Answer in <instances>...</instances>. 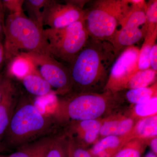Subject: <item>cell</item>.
Returning a JSON list of instances; mask_svg holds the SVG:
<instances>
[{"instance_id":"obj_30","label":"cell","mask_w":157,"mask_h":157,"mask_svg":"<svg viewBox=\"0 0 157 157\" xmlns=\"http://www.w3.org/2000/svg\"><path fill=\"white\" fill-rule=\"evenodd\" d=\"M5 62V51L2 42H0V69Z\"/></svg>"},{"instance_id":"obj_13","label":"cell","mask_w":157,"mask_h":157,"mask_svg":"<svg viewBox=\"0 0 157 157\" xmlns=\"http://www.w3.org/2000/svg\"><path fill=\"white\" fill-rule=\"evenodd\" d=\"M54 137L51 135L41 138L18 147L17 151L8 156L0 157H45Z\"/></svg>"},{"instance_id":"obj_27","label":"cell","mask_w":157,"mask_h":157,"mask_svg":"<svg viewBox=\"0 0 157 157\" xmlns=\"http://www.w3.org/2000/svg\"><path fill=\"white\" fill-rule=\"evenodd\" d=\"M15 83L12 78L6 76L4 78H0V104L4 96Z\"/></svg>"},{"instance_id":"obj_35","label":"cell","mask_w":157,"mask_h":157,"mask_svg":"<svg viewBox=\"0 0 157 157\" xmlns=\"http://www.w3.org/2000/svg\"><path fill=\"white\" fill-rule=\"evenodd\" d=\"M0 78H1V77H0Z\"/></svg>"},{"instance_id":"obj_8","label":"cell","mask_w":157,"mask_h":157,"mask_svg":"<svg viewBox=\"0 0 157 157\" xmlns=\"http://www.w3.org/2000/svg\"><path fill=\"white\" fill-rule=\"evenodd\" d=\"M88 2L67 1L62 4L48 0L42 11V25L48 26L50 29H61L76 21L84 20V6Z\"/></svg>"},{"instance_id":"obj_21","label":"cell","mask_w":157,"mask_h":157,"mask_svg":"<svg viewBox=\"0 0 157 157\" xmlns=\"http://www.w3.org/2000/svg\"><path fill=\"white\" fill-rule=\"evenodd\" d=\"M80 127L85 132V140L89 143H91L96 140L100 133L101 123L95 119L82 121Z\"/></svg>"},{"instance_id":"obj_19","label":"cell","mask_w":157,"mask_h":157,"mask_svg":"<svg viewBox=\"0 0 157 157\" xmlns=\"http://www.w3.org/2000/svg\"><path fill=\"white\" fill-rule=\"evenodd\" d=\"M155 90V86L131 89L127 93V98L132 104H140L153 98Z\"/></svg>"},{"instance_id":"obj_24","label":"cell","mask_w":157,"mask_h":157,"mask_svg":"<svg viewBox=\"0 0 157 157\" xmlns=\"http://www.w3.org/2000/svg\"><path fill=\"white\" fill-rule=\"evenodd\" d=\"M61 142L58 138L54 137L45 157H68L67 149L64 148Z\"/></svg>"},{"instance_id":"obj_32","label":"cell","mask_w":157,"mask_h":157,"mask_svg":"<svg viewBox=\"0 0 157 157\" xmlns=\"http://www.w3.org/2000/svg\"><path fill=\"white\" fill-rule=\"evenodd\" d=\"M4 23L5 21L0 20V42H2L4 38Z\"/></svg>"},{"instance_id":"obj_23","label":"cell","mask_w":157,"mask_h":157,"mask_svg":"<svg viewBox=\"0 0 157 157\" xmlns=\"http://www.w3.org/2000/svg\"><path fill=\"white\" fill-rule=\"evenodd\" d=\"M135 111L140 116H147L154 113L157 111V98L154 97L148 101L137 104Z\"/></svg>"},{"instance_id":"obj_5","label":"cell","mask_w":157,"mask_h":157,"mask_svg":"<svg viewBox=\"0 0 157 157\" xmlns=\"http://www.w3.org/2000/svg\"><path fill=\"white\" fill-rule=\"evenodd\" d=\"M48 53L70 65L90 38L85 21H76L59 29H44Z\"/></svg>"},{"instance_id":"obj_15","label":"cell","mask_w":157,"mask_h":157,"mask_svg":"<svg viewBox=\"0 0 157 157\" xmlns=\"http://www.w3.org/2000/svg\"><path fill=\"white\" fill-rule=\"evenodd\" d=\"M157 38V29L151 35H147L143 45L140 48L138 59V71L150 68V57L153 46L156 44Z\"/></svg>"},{"instance_id":"obj_1","label":"cell","mask_w":157,"mask_h":157,"mask_svg":"<svg viewBox=\"0 0 157 157\" xmlns=\"http://www.w3.org/2000/svg\"><path fill=\"white\" fill-rule=\"evenodd\" d=\"M118 56L110 42L90 37L68 67L72 88L83 93L104 84Z\"/></svg>"},{"instance_id":"obj_2","label":"cell","mask_w":157,"mask_h":157,"mask_svg":"<svg viewBox=\"0 0 157 157\" xmlns=\"http://www.w3.org/2000/svg\"><path fill=\"white\" fill-rule=\"evenodd\" d=\"M55 120L50 113L41 112L29 98L21 94L4 137V148H18L52 135Z\"/></svg>"},{"instance_id":"obj_16","label":"cell","mask_w":157,"mask_h":157,"mask_svg":"<svg viewBox=\"0 0 157 157\" xmlns=\"http://www.w3.org/2000/svg\"><path fill=\"white\" fill-rule=\"evenodd\" d=\"M133 125V121L127 119L121 121L106 122L101 127L100 134L103 136H115L124 135L128 132Z\"/></svg>"},{"instance_id":"obj_25","label":"cell","mask_w":157,"mask_h":157,"mask_svg":"<svg viewBox=\"0 0 157 157\" xmlns=\"http://www.w3.org/2000/svg\"><path fill=\"white\" fill-rule=\"evenodd\" d=\"M2 2L5 10L7 9L10 12L9 14L24 12L23 9L24 1L4 0Z\"/></svg>"},{"instance_id":"obj_12","label":"cell","mask_w":157,"mask_h":157,"mask_svg":"<svg viewBox=\"0 0 157 157\" xmlns=\"http://www.w3.org/2000/svg\"><path fill=\"white\" fill-rule=\"evenodd\" d=\"M26 90L37 97H45L52 92L51 86L35 69L20 79Z\"/></svg>"},{"instance_id":"obj_17","label":"cell","mask_w":157,"mask_h":157,"mask_svg":"<svg viewBox=\"0 0 157 157\" xmlns=\"http://www.w3.org/2000/svg\"><path fill=\"white\" fill-rule=\"evenodd\" d=\"M157 72L151 68L139 71L132 77L126 85L131 89L147 87L155 79Z\"/></svg>"},{"instance_id":"obj_29","label":"cell","mask_w":157,"mask_h":157,"mask_svg":"<svg viewBox=\"0 0 157 157\" xmlns=\"http://www.w3.org/2000/svg\"><path fill=\"white\" fill-rule=\"evenodd\" d=\"M150 63L151 69L157 71V44H155L152 48L150 57Z\"/></svg>"},{"instance_id":"obj_31","label":"cell","mask_w":157,"mask_h":157,"mask_svg":"<svg viewBox=\"0 0 157 157\" xmlns=\"http://www.w3.org/2000/svg\"><path fill=\"white\" fill-rule=\"evenodd\" d=\"M5 9L2 1H0V20L5 21Z\"/></svg>"},{"instance_id":"obj_7","label":"cell","mask_w":157,"mask_h":157,"mask_svg":"<svg viewBox=\"0 0 157 157\" xmlns=\"http://www.w3.org/2000/svg\"><path fill=\"white\" fill-rule=\"evenodd\" d=\"M28 59L34 69L42 78L56 90V93L64 94L72 89L68 67L48 53L23 56Z\"/></svg>"},{"instance_id":"obj_34","label":"cell","mask_w":157,"mask_h":157,"mask_svg":"<svg viewBox=\"0 0 157 157\" xmlns=\"http://www.w3.org/2000/svg\"><path fill=\"white\" fill-rule=\"evenodd\" d=\"M145 157H157V156L154 153L150 152L146 155Z\"/></svg>"},{"instance_id":"obj_3","label":"cell","mask_w":157,"mask_h":157,"mask_svg":"<svg viewBox=\"0 0 157 157\" xmlns=\"http://www.w3.org/2000/svg\"><path fill=\"white\" fill-rule=\"evenodd\" d=\"M4 32L7 64L17 57L49 54L43 27L29 18L24 12L8 15Z\"/></svg>"},{"instance_id":"obj_20","label":"cell","mask_w":157,"mask_h":157,"mask_svg":"<svg viewBox=\"0 0 157 157\" xmlns=\"http://www.w3.org/2000/svg\"><path fill=\"white\" fill-rule=\"evenodd\" d=\"M138 134L147 137H152L157 135V116L147 117L138 123L137 127Z\"/></svg>"},{"instance_id":"obj_11","label":"cell","mask_w":157,"mask_h":157,"mask_svg":"<svg viewBox=\"0 0 157 157\" xmlns=\"http://www.w3.org/2000/svg\"><path fill=\"white\" fill-rule=\"evenodd\" d=\"M21 94L14 83L4 96L0 104V153L5 150L3 140Z\"/></svg>"},{"instance_id":"obj_33","label":"cell","mask_w":157,"mask_h":157,"mask_svg":"<svg viewBox=\"0 0 157 157\" xmlns=\"http://www.w3.org/2000/svg\"><path fill=\"white\" fill-rule=\"evenodd\" d=\"M151 146L152 150L154 152V153L156 155L157 153V139L155 138L151 141Z\"/></svg>"},{"instance_id":"obj_26","label":"cell","mask_w":157,"mask_h":157,"mask_svg":"<svg viewBox=\"0 0 157 157\" xmlns=\"http://www.w3.org/2000/svg\"><path fill=\"white\" fill-rule=\"evenodd\" d=\"M68 157H94L91 153L73 143L69 144L67 149Z\"/></svg>"},{"instance_id":"obj_10","label":"cell","mask_w":157,"mask_h":157,"mask_svg":"<svg viewBox=\"0 0 157 157\" xmlns=\"http://www.w3.org/2000/svg\"><path fill=\"white\" fill-rule=\"evenodd\" d=\"M140 48L135 45L128 47L119 55L113 66L108 84L126 86L129 80L138 73Z\"/></svg>"},{"instance_id":"obj_28","label":"cell","mask_w":157,"mask_h":157,"mask_svg":"<svg viewBox=\"0 0 157 157\" xmlns=\"http://www.w3.org/2000/svg\"><path fill=\"white\" fill-rule=\"evenodd\" d=\"M115 157H141V151L137 148L127 147L117 153Z\"/></svg>"},{"instance_id":"obj_18","label":"cell","mask_w":157,"mask_h":157,"mask_svg":"<svg viewBox=\"0 0 157 157\" xmlns=\"http://www.w3.org/2000/svg\"><path fill=\"white\" fill-rule=\"evenodd\" d=\"M48 0H28L24 1L23 6L24 10L28 14L29 18L42 25V11L41 9L48 2Z\"/></svg>"},{"instance_id":"obj_6","label":"cell","mask_w":157,"mask_h":157,"mask_svg":"<svg viewBox=\"0 0 157 157\" xmlns=\"http://www.w3.org/2000/svg\"><path fill=\"white\" fill-rule=\"evenodd\" d=\"M133 6L109 42L118 56L128 47L144 39L147 32V2L132 0Z\"/></svg>"},{"instance_id":"obj_9","label":"cell","mask_w":157,"mask_h":157,"mask_svg":"<svg viewBox=\"0 0 157 157\" xmlns=\"http://www.w3.org/2000/svg\"><path fill=\"white\" fill-rule=\"evenodd\" d=\"M66 107V115L73 120L95 119L105 111L106 98L101 95L82 93L70 98Z\"/></svg>"},{"instance_id":"obj_4","label":"cell","mask_w":157,"mask_h":157,"mask_svg":"<svg viewBox=\"0 0 157 157\" xmlns=\"http://www.w3.org/2000/svg\"><path fill=\"white\" fill-rule=\"evenodd\" d=\"M86 9L90 36L110 42L133 6L132 0H96Z\"/></svg>"},{"instance_id":"obj_22","label":"cell","mask_w":157,"mask_h":157,"mask_svg":"<svg viewBox=\"0 0 157 157\" xmlns=\"http://www.w3.org/2000/svg\"><path fill=\"white\" fill-rule=\"evenodd\" d=\"M146 15L147 25L146 36L151 35L157 29V0H152L147 2Z\"/></svg>"},{"instance_id":"obj_14","label":"cell","mask_w":157,"mask_h":157,"mask_svg":"<svg viewBox=\"0 0 157 157\" xmlns=\"http://www.w3.org/2000/svg\"><path fill=\"white\" fill-rule=\"evenodd\" d=\"M7 65V76L19 80L34 69L31 62L23 56L15 58Z\"/></svg>"}]
</instances>
